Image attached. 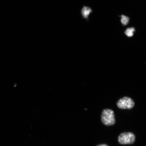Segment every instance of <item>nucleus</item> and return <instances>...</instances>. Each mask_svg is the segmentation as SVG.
Listing matches in <instances>:
<instances>
[{
  "label": "nucleus",
  "instance_id": "obj_1",
  "mask_svg": "<svg viewBox=\"0 0 146 146\" xmlns=\"http://www.w3.org/2000/svg\"><path fill=\"white\" fill-rule=\"evenodd\" d=\"M101 120L102 123L106 125H114L115 119L113 111L109 109L104 110L102 112Z\"/></svg>",
  "mask_w": 146,
  "mask_h": 146
},
{
  "label": "nucleus",
  "instance_id": "obj_2",
  "mask_svg": "<svg viewBox=\"0 0 146 146\" xmlns=\"http://www.w3.org/2000/svg\"><path fill=\"white\" fill-rule=\"evenodd\" d=\"M135 140V136L131 132L122 133L118 138L119 143L123 145H131L134 143Z\"/></svg>",
  "mask_w": 146,
  "mask_h": 146
},
{
  "label": "nucleus",
  "instance_id": "obj_3",
  "mask_svg": "<svg viewBox=\"0 0 146 146\" xmlns=\"http://www.w3.org/2000/svg\"><path fill=\"white\" fill-rule=\"evenodd\" d=\"M117 105L120 109H130L134 107L135 103L131 98L125 97L119 100Z\"/></svg>",
  "mask_w": 146,
  "mask_h": 146
},
{
  "label": "nucleus",
  "instance_id": "obj_4",
  "mask_svg": "<svg viewBox=\"0 0 146 146\" xmlns=\"http://www.w3.org/2000/svg\"><path fill=\"white\" fill-rule=\"evenodd\" d=\"M92 10L90 7L84 6L81 11V14L84 19H88L89 15L92 13Z\"/></svg>",
  "mask_w": 146,
  "mask_h": 146
},
{
  "label": "nucleus",
  "instance_id": "obj_5",
  "mask_svg": "<svg viewBox=\"0 0 146 146\" xmlns=\"http://www.w3.org/2000/svg\"><path fill=\"white\" fill-rule=\"evenodd\" d=\"M135 31V29L134 27H129L126 30L125 33L128 37H132L134 35Z\"/></svg>",
  "mask_w": 146,
  "mask_h": 146
},
{
  "label": "nucleus",
  "instance_id": "obj_6",
  "mask_svg": "<svg viewBox=\"0 0 146 146\" xmlns=\"http://www.w3.org/2000/svg\"><path fill=\"white\" fill-rule=\"evenodd\" d=\"M121 17V22L123 26L127 25L129 23V18L127 16L122 15L120 16Z\"/></svg>",
  "mask_w": 146,
  "mask_h": 146
},
{
  "label": "nucleus",
  "instance_id": "obj_7",
  "mask_svg": "<svg viewBox=\"0 0 146 146\" xmlns=\"http://www.w3.org/2000/svg\"><path fill=\"white\" fill-rule=\"evenodd\" d=\"M97 146H108L106 145H105V144H103V145H98Z\"/></svg>",
  "mask_w": 146,
  "mask_h": 146
}]
</instances>
